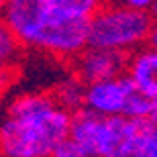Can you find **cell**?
I'll return each instance as SVG.
<instances>
[{
  "label": "cell",
  "mask_w": 157,
  "mask_h": 157,
  "mask_svg": "<svg viewBox=\"0 0 157 157\" xmlns=\"http://www.w3.org/2000/svg\"><path fill=\"white\" fill-rule=\"evenodd\" d=\"M74 112L57 104L53 92L18 96L0 124V157H51L71 133Z\"/></svg>",
  "instance_id": "6da1fadb"
},
{
  "label": "cell",
  "mask_w": 157,
  "mask_h": 157,
  "mask_svg": "<svg viewBox=\"0 0 157 157\" xmlns=\"http://www.w3.org/2000/svg\"><path fill=\"white\" fill-rule=\"evenodd\" d=\"M135 90H137V86L128 78V74L86 84L84 106L94 112H100V114H124L127 117V108Z\"/></svg>",
  "instance_id": "8992f818"
},
{
  "label": "cell",
  "mask_w": 157,
  "mask_h": 157,
  "mask_svg": "<svg viewBox=\"0 0 157 157\" xmlns=\"http://www.w3.org/2000/svg\"><path fill=\"white\" fill-rule=\"evenodd\" d=\"M128 78L135 86L153 100L157 98V47H141L128 59Z\"/></svg>",
  "instance_id": "52a82bcc"
},
{
  "label": "cell",
  "mask_w": 157,
  "mask_h": 157,
  "mask_svg": "<svg viewBox=\"0 0 157 157\" xmlns=\"http://www.w3.org/2000/svg\"><path fill=\"white\" fill-rule=\"evenodd\" d=\"M53 96L57 100L59 106H63L65 110L76 112L84 108V98H86V84L74 74L71 78L59 82L57 88L53 90Z\"/></svg>",
  "instance_id": "ba28073f"
},
{
  "label": "cell",
  "mask_w": 157,
  "mask_h": 157,
  "mask_svg": "<svg viewBox=\"0 0 157 157\" xmlns=\"http://www.w3.org/2000/svg\"><path fill=\"white\" fill-rule=\"evenodd\" d=\"M151 14H153V27H151V35H149V45L157 47V4L153 6Z\"/></svg>",
  "instance_id": "9a60e30c"
},
{
  "label": "cell",
  "mask_w": 157,
  "mask_h": 157,
  "mask_svg": "<svg viewBox=\"0 0 157 157\" xmlns=\"http://www.w3.org/2000/svg\"><path fill=\"white\" fill-rule=\"evenodd\" d=\"M147 118L124 114H100L80 108L71 117V137L80 141L92 157H133Z\"/></svg>",
  "instance_id": "3957f363"
},
{
  "label": "cell",
  "mask_w": 157,
  "mask_h": 157,
  "mask_svg": "<svg viewBox=\"0 0 157 157\" xmlns=\"http://www.w3.org/2000/svg\"><path fill=\"white\" fill-rule=\"evenodd\" d=\"M23 43L18 37L12 33V29L4 23V18L0 17V70L14 67L23 51Z\"/></svg>",
  "instance_id": "9c48e42d"
},
{
  "label": "cell",
  "mask_w": 157,
  "mask_h": 157,
  "mask_svg": "<svg viewBox=\"0 0 157 157\" xmlns=\"http://www.w3.org/2000/svg\"><path fill=\"white\" fill-rule=\"evenodd\" d=\"M128 59H131V55L124 51L88 45L71 61H74V74L84 84H94V82L122 76L128 70Z\"/></svg>",
  "instance_id": "5b68a950"
},
{
  "label": "cell",
  "mask_w": 157,
  "mask_h": 157,
  "mask_svg": "<svg viewBox=\"0 0 157 157\" xmlns=\"http://www.w3.org/2000/svg\"><path fill=\"white\" fill-rule=\"evenodd\" d=\"M55 10L78 18H92L102 6V0H47Z\"/></svg>",
  "instance_id": "30bf717a"
},
{
  "label": "cell",
  "mask_w": 157,
  "mask_h": 157,
  "mask_svg": "<svg viewBox=\"0 0 157 157\" xmlns=\"http://www.w3.org/2000/svg\"><path fill=\"white\" fill-rule=\"evenodd\" d=\"M14 82V67H6V70H0V94L4 92L6 88Z\"/></svg>",
  "instance_id": "5bb4252c"
},
{
  "label": "cell",
  "mask_w": 157,
  "mask_h": 157,
  "mask_svg": "<svg viewBox=\"0 0 157 157\" xmlns=\"http://www.w3.org/2000/svg\"><path fill=\"white\" fill-rule=\"evenodd\" d=\"M133 157H157V122L147 118L145 128L139 137Z\"/></svg>",
  "instance_id": "8fae6325"
},
{
  "label": "cell",
  "mask_w": 157,
  "mask_h": 157,
  "mask_svg": "<svg viewBox=\"0 0 157 157\" xmlns=\"http://www.w3.org/2000/svg\"><path fill=\"white\" fill-rule=\"evenodd\" d=\"M153 14L127 4L100 6L90 18V45L114 51H137L149 43Z\"/></svg>",
  "instance_id": "277c9868"
},
{
  "label": "cell",
  "mask_w": 157,
  "mask_h": 157,
  "mask_svg": "<svg viewBox=\"0 0 157 157\" xmlns=\"http://www.w3.org/2000/svg\"><path fill=\"white\" fill-rule=\"evenodd\" d=\"M4 23L25 47L59 59H76L90 45V18L55 10L47 0H8Z\"/></svg>",
  "instance_id": "7a4b0ae2"
},
{
  "label": "cell",
  "mask_w": 157,
  "mask_h": 157,
  "mask_svg": "<svg viewBox=\"0 0 157 157\" xmlns=\"http://www.w3.org/2000/svg\"><path fill=\"white\" fill-rule=\"evenodd\" d=\"M8 4V0H0V17H2V12H4V6Z\"/></svg>",
  "instance_id": "e0dca14e"
},
{
  "label": "cell",
  "mask_w": 157,
  "mask_h": 157,
  "mask_svg": "<svg viewBox=\"0 0 157 157\" xmlns=\"http://www.w3.org/2000/svg\"><path fill=\"white\" fill-rule=\"evenodd\" d=\"M51 157H92V153L88 151L80 141H76L70 135L67 139H63L55 147V151H53Z\"/></svg>",
  "instance_id": "7c38bea8"
},
{
  "label": "cell",
  "mask_w": 157,
  "mask_h": 157,
  "mask_svg": "<svg viewBox=\"0 0 157 157\" xmlns=\"http://www.w3.org/2000/svg\"><path fill=\"white\" fill-rule=\"evenodd\" d=\"M149 118L157 122V98H155V102H153V112H151V117H149Z\"/></svg>",
  "instance_id": "2e32d148"
},
{
  "label": "cell",
  "mask_w": 157,
  "mask_h": 157,
  "mask_svg": "<svg viewBox=\"0 0 157 157\" xmlns=\"http://www.w3.org/2000/svg\"><path fill=\"white\" fill-rule=\"evenodd\" d=\"M122 4L131 6V8H137V10H147V12H151L153 6L157 4V0H122Z\"/></svg>",
  "instance_id": "4fadbf2b"
}]
</instances>
